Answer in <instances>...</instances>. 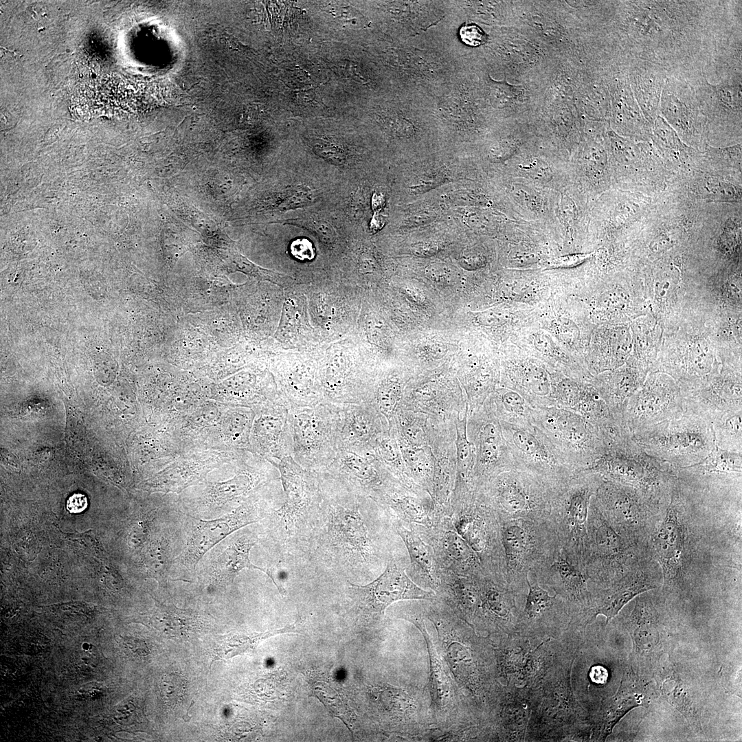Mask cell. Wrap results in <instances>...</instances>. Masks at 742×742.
<instances>
[{"instance_id":"25","label":"cell","mask_w":742,"mask_h":742,"mask_svg":"<svg viewBox=\"0 0 742 742\" xmlns=\"http://www.w3.org/2000/svg\"><path fill=\"white\" fill-rule=\"evenodd\" d=\"M260 516L254 504H246L220 518L194 519L184 552L177 559L188 569H194L203 555L236 530L257 522Z\"/></svg>"},{"instance_id":"9","label":"cell","mask_w":742,"mask_h":742,"mask_svg":"<svg viewBox=\"0 0 742 742\" xmlns=\"http://www.w3.org/2000/svg\"><path fill=\"white\" fill-rule=\"evenodd\" d=\"M289 416L292 457L308 471H324L339 451V405L289 407Z\"/></svg>"},{"instance_id":"46","label":"cell","mask_w":742,"mask_h":742,"mask_svg":"<svg viewBox=\"0 0 742 742\" xmlns=\"http://www.w3.org/2000/svg\"><path fill=\"white\" fill-rule=\"evenodd\" d=\"M186 688V679L177 673L165 674L159 683L161 699L168 706H173L183 699Z\"/></svg>"},{"instance_id":"53","label":"cell","mask_w":742,"mask_h":742,"mask_svg":"<svg viewBox=\"0 0 742 742\" xmlns=\"http://www.w3.org/2000/svg\"><path fill=\"white\" fill-rule=\"evenodd\" d=\"M589 676L595 684H604L607 681L608 672L605 667L598 665L591 668Z\"/></svg>"},{"instance_id":"26","label":"cell","mask_w":742,"mask_h":742,"mask_svg":"<svg viewBox=\"0 0 742 742\" xmlns=\"http://www.w3.org/2000/svg\"><path fill=\"white\" fill-rule=\"evenodd\" d=\"M681 390L685 409L711 423L726 412L742 409L741 376L732 372L717 374L709 382Z\"/></svg>"},{"instance_id":"27","label":"cell","mask_w":742,"mask_h":742,"mask_svg":"<svg viewBox=\"0 0 742 742\" xmlns=\"http://www.w3.org/2000/svg\"><path fill=\"white\" fill-rule=\"evenodd\" d=\"M289 405L283 398L269 403L256 418L252 428L255 449L276 468L286 456H292L293 440Z\"/></svg>"},{"instance_id":"16","label":"cell","mask_w":742,"mask_h":742,"mask_svg":"<svg viewBox=\"0 0 742 742\" xmlns=\"http://www.w3.org/2000/svg\"><path fill=\"white\" fill-rule=\"evenodd\" d=\"M500 424L516 469L554 486H560L576 474L535 425L524 427L503 421Z\"/></svg>"},{"instance_id":"23","label":"cell","mask_w":742,"mask_h":742,"mask_svg":"<svg viewBox=\"0 0 742 742\" xmlns=\"http://www.w3.org/2000/svg\"><path fill=\"white\" fill-rule=\"evenodd\" d=\"M276 469L280 473L284 502L276 514L290 525L321 502L319 476L318 473L303 468L291 456L284 458Z\"/></svg>"},{"instance_id":"32","label":"cell","mask_w":742,"mask_h":742,"mask_svg":"<svg viewBox=\"0 0 742 742\" xmlns=\"http://www.w3.org/2000/svg\"><path fill=\"white\" fill-rule=\"evenodd\" d=\"M535 688L508 684L501 692V722L505 741H525Z\"/></svg>"},{"instance_id":"37","label":"cell","mask_w":742,"mask_h":742,"mask_svg":"<svg viewBox=\"0 0 742 742\" xmlns=\"http://www.w3.org/2000/svg\"><path fill=\"white\" fill-rule=\"evenodd\" d=\"M488 400L500 421L524 427L532 425L534 408L516 391L504 387L492 392Z\"/></svg>"},{"instance_id":"3","label":"cell","mask_w":742,"mask_h":742,"mask_svg":"<svg viewBox=\"0 0 742 742\" xmlns=\"http://www.w3.org/2000/svg\"><path fill=\"white\" fill-rule=\"evenodd\" d=\"M587 471L603 479L631 486L654 506L664 509L669 502L677 469L646 453L628 428L609 442L607 449Z\"/></svg>"},{"instance_id":"49","label":"cell","mask_w":742,"mask_h":742,"mask_svg":"<svg viewBox=\"0 0 742 742\" xmlns=\"http://www.w3.org/2000/svg\"><path fill=\"white\" fill-rule=\"evenodd\" d=\"M462 41L467 45L477 47L486 41V35L482 30L475 24L464 25L459 32Z\"/></svg>"},{"instance_id":"51","label":"cell","mask_w":742,"mask_h":742,"mask_svg":"<svg viewBox=\"0 0 742 742\" xmlns=\"http://www.w3.org/2000/svg\"><path fill=\"white\" fill-rule=\"evenodd\" d=\"M88 505L87 497L81 493L71 495L67 502V509L71 513H78L85 510Z\"/></svg>"},{"instance_id":"18","label":"cell","mask_w":742,"mask_h":742,"mask_svg":"<svg viewBox=\"0 0 742 742\" xmlns=\"http://www.w3.org/2000/svg\"><path fill=\"white\" fill-rule=\"evenodd\" d=\"M685 411L681 389L662 375L650 376L629 401L625 424L632 435L681 416Z\"/></svg>"},{"instance_id":"50","label":"cell","mask_w":742,"mask_h":742,"mask_svg":"<svg viewBox=\"0 0 742 742\" xmlns=\"http://www.w3.org/2000/svg\"><path fill=\"white\" fill-rule=\"evenodd\" d=\"M523 175L538 182H548L552 178V171L551 168L547 166L538 165L537 162H532L529 165H525L519 168Z\"/></svg>"},{"instance_id":"10","label":"cell","mask_w":742,"mask_h":742,"mask_svg":"<svg viewBox=\"0 0 742 742\" xmlns=\"http://www.w3.org/2000/svg\"><path fill=\"white\" fill-rule=\"evenodd\" d=\"M558 486L515 468L501 473L480 491L499 520L546 521Z\"/></svg>"},{"instance_id":"31","label":"cell","mask_w":742,"mask_h":742,"mask_svg":"<svg viewBox=\"0 0 742 742\" xmlns=\"http://www.w3.org/2000/svg\"><path fill=\"white\" fill-rule=\"evenodd\" d=\"M661 101V111L677 134L692 146L703 147L707 137V126L697 107L667 85L664 87Z\"/></svg>"},{"instance_id":"24","label":"cell","mask_w":742,"mask_h":742,"mask_svg":"<svg viewBox=\"0 0 742 742\" xmlns=\"http://www.w3.org/2000/svg\"><path fill=\"white\" fill-rule=\"evenodd\" d=\"M532 574L540 586L552 590L567 603L571 619L587 609L590 600L589 578L561 548L551 561Z\"/></svg>"},{"instance_id":"35","label":"cell","mask_w":742,"mask_h":742,"mask_svg":"<svg viewBox=\"0 0 742 742\" xmlns=\"http://www.w3.org/2000/svg\"><path fill=\"white\" fill-rule=\"evenodd\" d=\"M641 375L633 367L600 377L594 385L607 403L616 421L627 427L625 412L629 400L640 387Z\"/></svg>"},{"instance_id":"2","label":"cell","mask_w":742,"mask_h":742,"mask_svg":"<svg viewBox=\"0 0 742 742\" xmlns=\"http://www.w3.org/2000/svg\"><path fill=\"white\" fill-rule=\"evenodd\" d=\"M582 632L567 628L555 640L551 664L535 690L525 741H570L585 737L589 720L572 683Z\"/></svg>"},{"instance_id":"39","label":"cell","mask_w":742,"mask_h":742,"mask_svg":"<svg viewBox=\"0 0 742 742\" xmlns=\"http://www.w3.org/2000/svg\"><path fill=\"white\" fill-rule=\"evenodd\" d=\"M154 625L168 638H186L199 628L197 614L173 605H161L154 616Z\"/></svg>"},{"instance_id":"43","label":"cell","mask_w":742,"mask_h":742,"mask_svg":"<svg viewBox=\"0 0 742 742\" xmlns=\"http://www.w3.org/2000/svg\"><path fill=\"white\" fill-rule=\"evenodd\" d=\"M260 476L253 471L240 472L227 482L218 483L212 488L210 497L216 504H225L246 496L258 483Z\"/></svg>"},{"instance_id":"41","label":"cell","mask_w":742,"mask_h":742,"mask_svg":"<svg viewBox=\"0 0 742 742\" xmlns=\"http://www.w3.org/2000/svg\"><path fill=\"white\" fill-rule=\"evenodd\" d=\"M715 445L734 453H742V409L726 412L712 422Z\"/></svg>"},{"instance_id":"45","label":"cell","mask_w":742,"mask_h":742,"mask_svg":"<svg viewBox=\"0 0 742 742\" xmlns=\"http://www.w3.org/2000/svg\"><path fill=\"white\" fill-rule=\"evenodd\" d=\"M715 106L725 115L739 114L741 110V85L729 84L710 86Z\"/></svg>"},{"instance_id":"30","label":"cell","mask_w":742,"mask_h":742,"mask_svg":"<svg viewBox=\"0 0 742 742\" xmlns=\"http://www.w3.org/2000/svg\"><path fill=\"white\" fill-rule=\"evenodd\" d=\"M506 370L505 387L516 391L535 409L556 406L552 373L533 360H517Z\"/></svg>"},{"instance_id":"47","label":"cell","mask_w":742,"mask_h":742,"mask_svg":"<svg viewBox=\"0 0 742 742\" xmlns=\"http://www.w3.org/2000/svg\"><path fill=\"white\" fill-rule=\"evenodd\" d=\"M514 195L517 202L528 210L538 212L541 206V198L538 193L530 188L517 184Z\"/></svg>"},{"instance_id":"33","label":"cell","mask_w":742,"mask_h":742,"mask_svg":"<svg viewBox=\"0 0 742 742\" xmlns=\"http://www.w3.org/2000/svg\"><path fill=\"white\" fill-rule=\"evenodd\" d=\"M392 527L407 550L409 559L406 568L407 575L414 583L418 581L431 588L438 587L440 569L431 547L416 531L400 521L394 519Z\"/></svg>"},{"instance_id":"20","label":"cell","mask_w":742,"mask_h":742,"mask_svg":"<svg viewBox=\"0 0 742 742\" xmlns=\"http://www.w3.org/2000/svg\"><path fill=\"white\" fill-rule=\"evenodd\" d=\"M528 592L522 610L517 620V633L532 639H554L561 637L571 620L567 603L561 597L551 596L530 573Z\"/></svg>"},{"instance_id":"1","label":"cell","mask_w":742,"mask_h":742,"mask_svg":"<svg viewBox=\"0 0 742 742\" xmlns=\"http://www.w3.org/2000/svg\"><path fill=\"white\" fill-rule=\"evenodd\" d=\"M662 593L682 600L705 583L741 577V502L714 499L674 480L647 542Z\"/></svg>"},{"instance_id":"52","label":"cell","mask_w":742,"mask_h":742,"mask_svg":"<svg viewBox=\"0 0 742 742\" xmlns=\"http://www.w3.org/2000/svg\"><path fill=\"white\" fill-rule=\"evenodd\" d=\"M124 642L128 649L135 655L139 656H146L149 653L145 642L142 640L133 638H124Z\"/></svg>"},{"instance_id":"15","label":"cell","mask_w":742,"mask_h":742,"mask_svg":"<svg viewBox=\"0 0 742 742\" xmlns=\"http://www.w3.org/2000/svg\"><path fill=\"white\" fill-rule=\"evenodd\" d=\"M467 420V436L475 452L472 479L480 490L502 472L515 469L500 421L488 398Z\"/></svg>"},{"instance_id":"7","label":"cell","mask_w":742,"mask_h":742,"mask_svg":"<svg viewBox=\"0 0 742 742\" xmlns=\"http://www.w3.org/2000/svg\"><path fill=\"white\" fill-rule=\"evenodd\" d=\"M603 480L600 474L590 471L576 473L556 488L547 519L561 550L584 571L589 506Z\"/></svg>"},{"instance_id":"48","label":"cell","mask_w":742,"mask_h":742,"mask_svg":"<svg viewBox=\"0 0 742 742\" xmlns=\"http://www.w3.org/2000/svg\"><path fill=\"white\" fill-rule=\"evenodd\" d=\"M438 396L433 383H426L416 388L412 393V401L418 407H431Z\"/></svg>"},{"instance_id":"14","label":"cell","mask_w":742,"mask_h":742,"mask_svg":"<svg viewBox=\"0 0 742 742\" xmlns=\"http://www.w3.org/2000/svg\"><path fill=\"white\" fill-rule=\"evenodd\" d=\"M662 574L659 564L648 558L619 577L601 584L589 582L590 592L587 609L574 620L576 626L585 629L597 616L606 618V624L636 596L647 592L660 589Z\"/></svg>"},{"instance_id":"42","label":"cell","mask_w":742,"mask_h":742,"mask_svg":"<svg viewBox=\"0 0 742 742\" xmlns=\"http://www.w3.org/2000/svg\"><path fill=\"white\" fill-rule=\"evenodd\" d=\"M402 394V383L395 376L384 378L372 392L370 402L385 418L389 427L401 403Z\"/></svg>"},{"instance_id":"17","label":"cell","mask_w":742,"mask_h":742,"mask_svg":"<svg viewBox=\"0 0 742 742\" xmlns=\"http://www.w3.org/2000/svg\"><path fill=\"white\" fill-rule=\"evenodd\" d=\"M678 480L690 488L724 499H741L742 453L717 446L701 461L677 469Z\"/></svg>"},{"instance_id":"5","label":"cell","mask_w":742,"mask_h":742,"mask_svg":"<svg viewBox=\"0 0 742 742\" xmlns=\"http://www.w3.org/2000/svg\"><path fill=\"white\" fill-rule=\"evenodd\" d=\"M508 587L525 601L529 573L551 561L561 550L548 520H499Z\"/></svg>"},{"instance_id":"11","label":"cell","mask_w":742,"mask_h":742,"mask_svg":"<svg viewBox=\"0 0 742 742\" xmlns=\"http://www.w3.org/2000/svg\"><path fill=\"white\" fill-rule=\"evenodd\" d=\"M644 550L620 535L591 499L587 517V546L584 561L589 582L611 581L650 558Z\"/></svg>"},{"instance_id":"21","label":"cell","mask_w":742,"mask_h":742,"mask_svg":"<svg viewBox=\"0 0 742 742\" xmlns=\"http://www.w3.org/2000/svg\"><path fill=\"white\" fill-rule=\"evenodd\" d=\"M405 526L416 531L429 544L439 569L472 578L486 576L478 558L456 532L449 515H438L429 526Z\"/></svg>"},{"instance_id":"12","label":"cell","mask_w":742,"mask_h":742,"mask_svg":"<svg viewBox=\"0 0 742 742\" xmlns=\"http://www.w3.org/2000/svg\"><path fill=\"white\" fill-rule=\"evenodd\" d=\"M592 499L620 535L648 553L649 538L665 508L654 506L631 486L605 479Z\"/></svg>"},{"instance_id":"28","label":"cell","mask_w":742,"mask_h":742,"mask_svg":"<svg viewBox=\"0 0 742 742\" xmlns=\"http://www.w3.org/2000/svg\"><path fill=\"white\" fill-rule=\"evenodd\" d=\"M480 605L474 618L494 626L506 637L517 636V620L524 600L510 589L508 584L487 576L477 578Z\"/></svg>"},{"instance_id":"4","label":"cell","mask_w":742,"mask_h":742,"mask_svg":"<svg viewBox=\"0 0 742 742\" xmlns=\"http://www.w3.org/2000/svg\"><path fill=\"white\" fill-rule=\"evenodd\" d=\"M632 436L646 453L676 469L701 461L716 446L711 421L686 409L681 416Z\"/></svg>"},{"instance_id":"54","label":"cell","mask_w":742,"mask_h":742,"mask_svg":"<svg viewBox=\"0 0 742 742\" xmlns=\"http://www.w3.org/2000/svg\"><path fill=\"white\" fill-rule=\"evenodd\" d=\"M385 221V219L383 215L375 212L370 222V229L374 233L378 232L384 226Z\"/></svg>"},{"instance_id":"38","label":"cell","mask_w":742,"mask_h":742,"mask_svg":"<svg viewBox=\"0 0 742 742\" xmlns=\"http://www.w3.org/2000/svg\"><path fill=\"white\" fill-rule=\"evenodd\" d=\"M298 622L299 620H297L295 623L286 625L283 628L272 629L263 633H255L249 635L235 633L223 636L217 642L216 648L214 649V657L212 662L218 660H228L247 651H251L263 640L279 633H299Z\"/></svg>"},{"instance_id":"40","label":"cell","mask_w":742,"mask_h":742,"mask_svg":"<svg viewBox=\"0 0 742 742\" xmlns=\"http://www.w3.org/2000/svg\"><path fill=\"white\" fill-rule=\"evenodd\" d=\"M400 449L412 479L431 497L435 458L430 448L408 445Z\"/></svg>"},{"instance_id":"8","label":"cell","mask_w":742,"mask_h":742,"mask_svg":"<svg viewBox=\"0 0 742 742\" xmlns=\"http://www.w3.org/2000/svg\"><path fill=\"white\" fill-rule=\"evenodd\" d=\"M456 532L478 558L486 576L507 583L504 551L499 518L477 491L450 506Z\"/></svg>"},{"instance_id":"29","label":"cell","mask_w":742,"mask_h":742,"mask_svg":"<svg viewBox=\"0 0 742 742\" xmlns=\"http://www.w3.org/2000/svg\"><path fill=\"white\" fill-rule=\"evenodd\" d=\"M322 472L345 482L372 499L395 479L373 453L361 454L343 449L339 450L333 462Z\"/></svg>"},{"instance_id":"36","label":"cell","mask_w":742,"mask_h":742,"mask_svg":"<svg viewBox=\"0 0 742 742\" xmlns=\"http://www.w3.org/2000/svg\"><path fill=\"white\" fill-rule=\"evenodd\" d=\"M652 139L657 150L668 159L670 164L680 166L686 171L693 166L700 156L695 149L685 145L679 138L676 131L662 117L657 116L653 122Z\"/></svg>"},{"instance_id":"55","label":"cell","mask_w":742,"mask_h":742,"mask_svg":"<svg viewBox=\"0 0 742 742\" xmlns=\"http://www.w3.org/2000/svg\"><path fill=\"white\" fill-rule=\"evenodd\" d=\"M385 204V196L381 192H375L373 194L372 199V209L375 212H379V211L384 207Z\"/></svg>"},{"instance_id":"6","label":"cell","mask_w":742,"mask_h":742,"mask_svg":"<svg viewBox=\"0 0 742 742\" xmlns=\"http://www.w3.org/2000/svg\"><path fill=\"white\" fill-rule=\"evenodd\" d=\"M532 425L576 473L589 470L607 449L606 435L580 414L566 408H535Z\"/></svg>"},{"instance_id":"22","label":"cell","mask_w":742,"mask_h":742,"mask_svg":"<svg viewBox=\"0 0 742 742\" xmlns=\"http://www.w3.org/2000/svg\"><path fill=\"white\" fill-rule=\"evenodd\" d=\"M389 432L387 420L372 403L339 405V450L373 453Z\"/></svg>"},{"instance_id":"13","label":"cell","mask_w":742,"mask_h":742,"mask_svg":"<svg viewBox=\"0 0 742 742\" xmlns=\"http://www.w3.org/2000/svg\"><path fill=\"white\" fill-rule=\"evenodd\" d=\"M407 567L401 559L390 553L385 569L376 579L365 585L348 583L356 616L366 621L377 620L394 602L435 598L434 592L423 589L410 578L406 572Z\"/></svg>"},{"instance_id":"34","label":"cell","mask_w":742,"mask_h":742,"mask_svg":"<svg viewBox=\"0 0 742 742\" xmlns=\"http://www.w3.org/2000/svg\"><path fill=\"white\" fill-rule=\"evenodd\" d=\"M256 543L255 539L247 535L232 541L212 563L211 574L214 581L220 585L230 584L241 570L247 568L262 571L276 585L275 568H263L250 561L249 552Z\"/></svg>"},{"instance_id":"44","label":"cell","mask_w":742,"mask_h":742,"mask_svg":"<svg viewBox=\"0 0 742 742\" xmlns=\"http://www.w3.org/2000/svg\"><path fill=\"white\" fill-rule=\"evenodd\" d=\"M655 77L633 76L635 93L649 121L654 122L660 101L661 85Z\"/></svg>"},{"instance_id":"19","label":"cell","mask_w":742,"mask_h":742,"mask_svg":"<svg viewBox=\"0 0 742 742\" xmlns=\"http://www.w3.org/2000/svg\"><path fill=\"white\" fill-rule=\"evenodd\" d=\"M506 637L499 654L501 671L509 684L538 688L548 670L555 649L554 639Z\"/></svg>"}]
</instances>
